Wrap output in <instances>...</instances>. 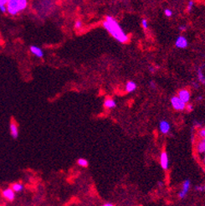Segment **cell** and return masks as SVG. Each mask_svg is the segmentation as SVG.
I'll use <instances>...</instances> for the list:
<instances>
[{"mask_svg":"<svg viewBox=\"0 0 205 206\" xmlns=\"http://www.w3.org/2000/svg\"><path fill=\"white\" fill-rule=\"evenodd\" d=\"M103 27L118 42L122 44L128 42V35L123 30L117 20L113 18L112 16L107 15L105 17V20L103 22Z\"/></svg>","mask_w":205,"mask_h":206,"instance_id":"cell-1","label":"cell"},{"mask_svg":"<svg viewBox=\"0 0 205 206\" xmlns=\"http://www.w3.org/2000/svg\"><path fill=\"white\" fill-rule=\"evenodd\" d=\"M28 3L26 0H10L7 3V12L11 15H16L27 8Z\"/></svg>","mask_w":205,"mask_h":206,"instance_id":"cell-2","label":"cell"},{"mask_svg":"<svg viewBox=\"0 0 205 206\" xmlns=\"http://www.w3.org/2000/svg\"><path fill=\"white\" fill-rule=\"evenodd\" d=\"M171 102V105L172 107L174 108L176 111H183V110L186 108V105L184 102H182L181 100L178 98L177 96H175V97H172L170 100Z\"/></svg>","mask_w":205,"mask_h":206,"instance_id":"cell-3","label":"cell"},{"mask_svg":"<svg viewBox=\"0 0 205 206\" xmlns=\"http://www.w3.org/2000/svg\"><path fill=\"white\" fill-rule=\"evenodd\" d=\"M190 187H191V181H190L189 179L184 180V182L182 183V189H181V191L178 193V198H181V199H183V198L187 196L188 192H189Z\"/></svg>","mask_w":205,"mask_h":206,"instance_id":"cell-4","label":"cell"},{"mask_svg":"<svg viewBox=\"0 0 205 206\" xmlns=\"http://www.w3.org/2000/svg\"><path fill=\"white\" fill-rule=\"evenodd\" d=\"M175 46L177 49H186L188 46V41L187 38L183 35L177 36L175 40Z\"/></svg>","mask_w":205,"mask_h":206,"instance_id":"cell-5","label":"cell"},{"mask_svg":"<svg viewBox=\"0 0 205 206\" xmlns=\"http://www.w3.org/2000/svg\"><path fill=\"white\" fill-rule=\"evenodd\" d=\"M177 97L182 102H183L186 104V103L189 102L190 98H191V93L188 90L182 89L177 92Z\"/></svg>","mask_w":205,"mask_h":206,"instance_id":"cell-6","label":"cell"},{"mask_svg":"<svg viewBox=\"0 0 205 206\" xmlns=\"http://www.w3.org/2000/svg\"><path fill=\"white\" fill-rule=\"evenodd\" d=\"M160 164L164 170H167L169 168V158L166 151H163L160 155Z\"/></svg>","mask_w":205,"mask_h":206,"instance_id":"cell-7","label":"cell"},{"mask_svg":"<svg viewBox=\"0 0 205 206\" xmlns=\"http://www.w3.org/2000/svg\"><path fill=\"white\" fill-rule=\"evenodd\" d=\"M158 128L161 133H162V134H167L170 132V130H171V126H170V123L167 121L161 120L159 122Z\"/></svg>","mask_w":205,"mask_h":206,"instance_id":"cell-8","label":"cell"},{"mask_svg":"<svg viewBox=\"0 0 205 206\" xmlns=\"http://www.w3.org/2000/svg\"><path fill=\"white\" fill-rule=\"evenodd\" d=\"M2 194L8 201H13L15 198V192L12 188H6V189L3 190Z\"/></svg>","mask_w":205,"mask_h":206,"instance_id":"cell-9","label":"cell"},{"mask_svg":"<svg viewBox=\"0 0 205 206\" xmlns=\"http://www.w3.org/2000/svg\"><path fill=\"white\" fill-rule=\"evenodd\" d=\"M29 50H30V52L33 54V55L37 56L38 58H42V57L44 56V52H43V50H42L39 47H38V46L31 45L30 47H29Z\"/></svg>","mask_w":205,"mask_h":206,"instance_id":"cell-10","label":"cell"},{"mask_svg":"<svg viewBox=\"0 0 205 206\" xmlns=\"http://www.w3.org/2000/svg\"><path fill=\"white\" fill-rule=\"evenodd\" d=\"M9 129H10V133L12 135V137L13 138H17L18 137V129L16 123L11 122L10 126H9Z\"/></svg>","mask_w":205,"mask_h":206,"instance_id":"cell-11","label":"cell"},{"mask_svg":"<svg viewBox=\"0 0 205 206\" xmlns=\"http://www.w3.org/2000/svg\"><path fill=\"white\" fill-rule=\"evenodd\" d=\"M115 106H116V102L112 98H107L104 102V107L107 109H112V108L115 107Z\"/></svg>","mask_w":205,"mask_h":206,"instance_id":"cell-12","label":"cell"},{"mask_svg":"<svg viewBox=\"0 0 205 206\" xmlns=\"http://www.w3.org/2000/svg\"><path fill=\"white\" fill-rule=\"evenodd\" d=\"M136 88H137V86H136V82H132V81H130L126 84V91L127 92H135Z\"/></svg>","mask_w":205,"mask_h":206,"instance_id":"cell-13","label":"cell"},{"mask_svg":"<svg viewBox=\"0 0 205 206\" xmlns=\"http://www.w3.org/2000/svg\"><path fill=\"white\" fill-rule=\"evenodd\" d=\"M197 80L199 81L200 83H202V85H204L205 86V76L202 73V68H198L197 71Z\"/></svg>","mask_w":205,"mask_h":206,"instance_id":"cell-14","label":"cell"},{"mask_svg":"<svg viewBox=\"0 0 205 206\" xmlns=\"http://www.w3.org/2000/svg\"><path fill=\"white\" fill-rule=\"evenodd\" d=\"M197 150L199 153L205 154V139H202L197 145Z\"/></svg>","mask_w":205,"mask_h":206,"instance_id":"cell-15","label":"cell"},{"mask_svg":"<svg viewBox=\"0 0 205 206\" xmlns=\"http://www.w3.org/2000/svg\"><path fill=\"white\" fill-rule=\"evenodd\" d=\"M11 188H12L15 193H18V192H21V191L23 190V188H24V186H23V183H13Z\"/></svg>","mask_w":205,"mask_h":206,"instance_id":"cell-16","label":"cell"},{"mask_svg":"<svg viewBox=\"0 0 205 206\" xmlns=\"http://www.w3.org/2000/svg\"><path fill=\"white\" fill-rule=\"evenodd\" d=\"M77 163H78V165H79L80 167H83V168H85V167H87L89 165V163H88V161L85 159V158H79L78 160H77Z\"/></svg>","mask_w":205,"mask_h":206,"instance_id":"cell-17","label":"cell"},{"mask_svg":"<svg viewBox=\"0 0 205 206\" xmlns=\"http://www.w3.org/2000/svg\"><path fill=\"white\" fill-rule=\"evenodd\" d=\"M195 191H197V192H205V184H202V185H196L194 187Z\"/></svg>","mask_w":205,"mask_h":206,"instance_id":"cell-18","label":"cell"},{"mask_svg":"<svg viewBox=\"0 0 205 206\" xmlns=\"http://www.w3.org/2000/svg\"><path fill=\"white\" fill-rule=\"evenodd\" d=\"M164 14L167 18H170L172 16V11L170 8H166V9H164Z\"/></svg>","mask_w":205,"mask_h":206,"instance_id":"cell-19","label":"cell"},{"mask_svg":"<svg viewBox=\"0 0 205 206\" xmlns=\"http://www.w3.org/2000/svg\"><path fill=\"white\" fill-rule=\"evenodd\" d=\"M82 26H83V23H82L81 20H76L75 21V23H74V28L77 29H79L82 28Z\"/></svg>","mask_w":205,"mask_h":206,"instance_id":"cell-20","label":"cell"},{"mask_svg":"<svg viewBox=\"0 0 205 206\" xmlns=\"http://www.w3.org/2000/svg\"><path fill=\"white\" fill-rule=\"evenodd\" d=\"M141 26H142V28L144 29H147V28H148V22H147L146 18H142L141 19Z\"/></svg>","mask_w":205,"mask_h":206,"instance_id":"cell-21","label":"cell"},{"mask_svg":"<svg viewBox=\"0 0 205 206\" xmlns=\"http://www.w3.org/2000/svg\"><path fill=\"white\" fill-rule=\"evenodd\" d=\"M193 5H194V2H193V1H189V2H188L187 6V12H191V11H192V8H193Z\"/></svg>","mask_w":205,"mask_h":206,"instance_id":"cell-22","label":"cell"},{"mask_svg":"<svg viewBox=\"0 0 205 206\" xmlns=\"http://www.w3.org/2000/svg\"><path fill=\"white\" fill-rule=\"evenodd\" d=\"M198 134H199L200 137H201L202 139H205V128H202V129L200 130Z\"/></svg>","mask_w":205,"mask_h":206,"instance_id":"cell-23","label":"cell"},{"mask_svg":"<svg viewBox=\"0 0 205 206\" xmlns=\"http://www.w3.org/2000/svg\"><path fill=\"white\" fill-rule=\"evenodd\" d=\"M186 110H187V112H192V110H193V106H192V104H190V103H188V104L186 105Z\"/></svg>","mask_w":205,"mask_h":206,"instance_id":"cell-24","label":"cell"},{"mask_svg":"<svg viewBox=\"0 0 205 206\" xmlns=\"http://www.w3.org/2000/svg\"><path fill=\"white\" fill-rule=\"evenodd\" d=\"M178 29H179L180 31H182V32H183V31H186L187 30V25H185V24L180 25L179 27H178Z\"/></svg>","mask_w":205,"mask_h":206,"instance_id":"cell-25","label":"cell"},{"mask_svg":"<svg viewBox=\"0 0 205 206\" xmlns=\"http://www.w3.org/2000/svg\"><path fill=\"white\" fill-rule=\"evenodd\" d=\"M0 11L3 13H6L7 12V7L5 5H0Z\"/></svg>","mask_w":205,"mask_h":206,"instance_id":"cell-26","label":"cell"},{"mask_svg":"<svg viewBox=\"0 0 205 206\" xmlns=\"http://www.w3.org/2000/svg\"><path fill=\"white\" fill-rule=\"evenodd\" d=\"M149 85H150V87H151V88H152V89H156V85H155V82H154L151 81L150 83H149Z\"/></svg>","mask_w":205,"mask_h":206,"instance_id":"cell-27","label":"cell"},{"mask_svg":"<svg viewBox=\"0 0 205 206\" xmlns=\"http://www.w3.org/2000/svg\"><path fill=\"white\" fill-rule=\"evenodd\" d=\"M8 3V1L6 0H0V5H6Z\"/></svg>","mask_w":205,"mask_h":206,"instance_id":"cell-28","label":"cell"},{"mask_svg":"<svg viewBox=\"0 0 205 206\" xmlns=\"http://www.w3.org/2000/svg\"><path fill=\"white\" fill-rule=\"evenodd\" d=\"M149 71L151 72H152V73H154V72L156 71H155V68H154V67H151V66L149 67Z\"/></svg>","mask_w":205,"mask_h":206,"instance_id":"cell-29","label":"cell"},{"mask_svg":"<svg viewBox=\"0 0 205 206\" xmlns=\"http://www.w3.org/2000/svg\"><path fill=\"white\" fill-rule=\"evenodd\" d=\"M102 206H115V205H114V204H112L111 203H104Z\"/></svg>","mask_w":205,"mask_h":206,"instance_id":"cell-30","label":"cell"},{"mask_svg":"<svg viewBox=\"0 0 205 206\" xmlns=\"http://www.w3.org/2000/svg\"><path fill=\"white\" fill-rule=\"evenodd\" d=\"M192 85H193V87H194L195 88H196V89L199 87V85H197V83H196V82H193V83H192Z\"/></svg>","mask_w":205,"mask_h":206,"instance_id":"cell-31","label":"cell"},{"mask_svg":"<svg viewBox=\"0 0 205 206\" xmlns=\"http://www.w3.org/2000/svg\"><path fill=\"white\" fill-rule=\"evenodd\" d=\"M202 99V97H201V96H200V97H198L197 98V101H201Z\"/></svg>","mask_w":205,"mask_h":206,"instance_id":"cell-32","label":"cell"},{"mask_svg":"<svg viewBox=\"0 0 205 206\" xmlns=\"http://www.w3.org/2000/svg\"><path fill=\"white\" fill-rule=\"evenodd\" d=\"M203 163H204V164H205V156H204V158H203Z\"/></svg>","mask_w":205,"mask_h":206,"instance_id":"cell-33","label":"cell"}]
</instances>
